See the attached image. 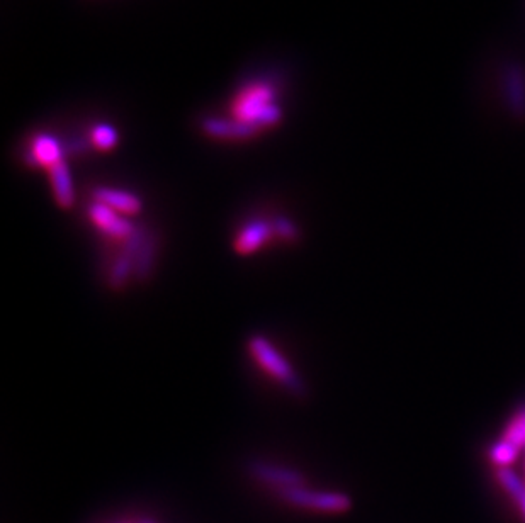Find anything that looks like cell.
I'll return each instance as SVG.
<instances>
[{
  "mask_svg": "<svg viewBox=\"0 0 525 523\" xmlns=\"http://www.w3.org/2000/svg\"><path fill=\"white\" fill-rule=\"evenodd\" d=\"M231 114L257 129L276 126L283 119V109L276 102V89L269 82H256L241 89L231 102Z\"/></svg>",
  "mask_w": 525,
  "mask_h": 523,
  "instance_id": "6da1fadb",
  "label": "cell"
},
{
  "mask_svg": "<svg viewBox=\"0 0 525 523\" xmlns=\"http://www.w3.org/2000/svg\"><path fill=\"white\" fill-rule=\"evenodd\" d=\"M248 352L270 378L281 382L293 395L301 397L305 393V382L301 381L296 370L266 337L254 335L248 340Z\"/></svg>",
  "mask_w": 525,
  "mask_h": 523,
  "instance_id": "7a4b0ae2",
  "label": "cell"
},
{
  "mask_svg": "<svg viewBox=\"0 0 525 523\" xmlns=\"http://www.w3.org/2000/svg\"><path fill=\"white\" fill-rule=\"evenodd\" d=\"M286 503L298 507V509H316L325 513H343L352 507V500L345 493H333V491H312L305 486L289 488L279 491Z\"/></svg>",
  "mask_w": 525,
  "mask_h": 523,
  "instance_id": "3957f363",
  "label": "cell"
},
{
  "mask_svg": "<svg viewBox=\"0 0 525 523\" xmlns=\"http://www.w3.org/2000/svg\"><path fill=\"white\" fill-rule=\"evenodd\" d=\"M145 237H146V229L136 227V231L129 237L128 240L123 241V248L116 257L111 272H109V279H108V284L111 285L113 291H121L128 284L131 274H135V260Z\"/></svg>",
  "mask_w": 525,
  "mask_h": 523,
  "instance_id": "277c9868",
  "label": "cell"
},
{
  "mask_svg": "<svg viewBox=\"0 0 525 523\" xmlns=\"http://www.w3.org/2000/svg\"><path fill=\"white\" fill-rule=\"evenodd\" d=\"M87 214H89L90 221L108 237L125 241L128 240L129 237L136 231V227L133 223H129L127 218H123V214H119V212L114 211L111 208L96 202V201L87 208Z\"/></svg>",
  "mask_w": 525,
  "mask_h": 523,
  "instance_id": "5b68a950",
  "label": "cell"
},
{
  "mask_svg": "<svg viewBox=\"0 0 525 523\" xmlns=\"http://www.w3.org/2000/svg\"><path fill=\"white\" fill-rule=\"evenodd\" d=\"M502 87L507 109L513 117L525 119V69L519 63H509L502 73Z\"/></svg>",
  "mask_w": 525,
  "mask_h": 523,
  "instance_id": "8992f818",
  "label": "cell"
},
{
  "mask_svg": "<svg viewBox=\"0 0 525 523\" xmlns=\"http://www.w3.org/2000/svg\"><path fill=\"white\" fill-rule=\"evenodd\" d=\"M248 472L257 481L264 482L281 490H289V488H298L303 486L305 476L289 467L276 466L264 461H254L248 464Z\"/></svg>",
  "mask_w": 525,
  "mask_h": 523,
  "instance_id": "52a82bcc",
  "label": "cell"
},
{
  "mask_svg": "<svg viewBox=\"0 0 525 523\" xmlns=\"http://www.w3.org/2000/svg\"><path fill=\"white\" fill-rule=\"evenodd\" d=\"M274 237V228L270 221L254 219L241 228L233 240L235 252L240 255H250L260 250Z\"/></svg>",
  "mask_w": 525,
  "mask_h": 523,
  "instance_id": "ba28073f",
  "label": "cell"
},
{
  "mask_svg": "<svg viewBox=\"0 0 525 523\" xmlns=\"http://www.w3.org/2000/svg\"><path fill=\"white\" fill-rule=\"evenodd\" d=\"M202 131L216 140H248L260 133V129L241 123L235 117H208L202 123Z\"/></svg>",
  "mask_w": 525,
  "mask_h": 523,
  "instance_id": "9c48e42d",
  "label": "cell"
},
{
  "mask_svg": "<svg viewBox=\"0 0 525 523\" xmlns=\"http://www.w3.org/2000/svg\"><path fill=\"white\" fill-rule=\"evenodd\" d=\"M63 158V148L58 143L57 138L42 133L36 135L31 142V155H29V165L33 167H44L46 170L53 169L58 163H61Z\"/></svg>",
  "mask_w": 525,
  "mask_h": 523,
  "instance_id": "30bf717a",
  "label": "cell"
},
{
  "mask_svg": "<svg viewBox=\"0 0 525 523\" xmlns=\"http://www.w3.org/2000/svg\"><path fill=\"white\" fill-rule=\"evenodd\" d=\"M94 201L111 208L119 214H136L142 211L143 204L138 196L123 189H116V187L100 185L98 189H94Z\"/></svg>",
  "mask_w": 525,
  "mask_h": 523,
  "instance_id": "8fae6325",
  "label": "cell"
},
{
  "mask_svg": "<svg viewBox=\"0 0 525 523\" xmlns=\"http://www.w3.org/2000/svg\"><path fill=\"white\" fill-rule=\"evenodd\" d=\"M48 173H50L52 189H53V196H55L58 206L61 210H71L73 204H75V187H73V181H71V173L67 162L63 160L61 163H58L53 169L48 170Z\"/></svg>",
  "mask_w": 525,
  "mask_h": 523,
  "instance_id": "7c38bea8",
  "label": "cell"
},
{
  "mask_svg": "<svg viewBox=\"0 0 525 523\" xmlns=\"http://www.w3.org/2000/svg\"><path fill=\"white\" fill-rule=\"evenodd\" d=\"M156 257V237L154 233L146 231V237L143 240L142 247L136 254V260H135V277L138 281H148L152 272H154V266H155Z\"/></svg>",
  "mask_w": 525,
  "mask_h": 523,
  "instance_id": "4fadbf2b",
  "label": "cell"
},
{
  "mask_svg": "<svg viewBox=\"0 0 525 523\" xmlns=\"http://www.w3.org/2000/svg\"><path fill=\"white\" fill-rule=\"evenodd\" d=\"M498 482L502 484V488L511 496V500L515 503H519L525 496V484L520 481V478L511 471V467H497Z\"/></svg>",
  "mask_w": 525,
  "mask_h": 523,
  "instance_id": "5bb4252c",
  "label": "cell"
},
{
  "mask_svg": "<svg viewBox=\"0 0 525 523\" xmlns=\"http://www.w3.org/2000/svg\"><path fill=\"white\" fill-rule=\"evenodd\" d=\"M520 449L509 440L502 439L490 449V461L497 467H509L519 457Z\"/></svg>",
  "mask_w": 525,
  "mask_h": 523,
  "instance_id": "9a60e30c",
  "label": "cell"
},
{
  "mask_svg": "<svg viewBox=\"0 0 525 523\" xmlns=\"http://www.w3.org/2000/svg\"><path fill=\"white\" fill-rule=\"evenodd\" d=\"M90 142L102 152L113 150L117 145V131L111 125H98L90 133Z\"/></svg>",
  "mask_w": 525,
  "mask_h": 523,
  "instance_id": "2e32d148",
  "label": "cell"
},
{
  "mask_svg": "<svg viewBox=\"0 0 525 523\" xmlns=\"http://www.w3.org/2000/svg\"><path fill=\"white\" fill-rule=\"evenodd\" d=\"M270 223H272L276 237H279V238H283L285 241L299 240V228L287 216H276Z\"/></svg>",
  "mask_w": 525,
  "mask_h": 523,
  "instance_id": "e0dca14e",
  "label": "cell"
},
{
  "mask_svg": "<svg viewBox=\"0 0 525 523\" xmlns=\"http://www.w3.org/2000/svg\"><path fill=\"white\" fill-rule=\"evenodd\" d=\"M142 523H156L155 520H152V518H143Z\"/></svg>",
  "mask_w": 525,
  "mask_h": 523,
  "instance_id": "ac0fdd59",
  "label": "cell"
}]
</instances>
